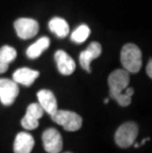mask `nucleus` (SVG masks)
Instances as JSON below:
<instances>
[{
    "mask_svg": "<svg viewBox=\"0 0 152 153\" xmlns=\"http://www.w3.org/2000/svg\"><path fill=\"white\" fill-rule=\"evenodd\" d=\"M110 96L122 107H128L131 102V97L125 95V89L129 84V73L125 69L114 70L108 77Z\"/></svg>",
    "mask_w": 152,
    "mask_h": 153,
    "instance_id": "f257e3e1",
    "label": "nucleus"
},
{
    "mask_svg": "<svg viewBox=\"0 0 152 153\" xmlns=\"http://www.w3.org/2000/svg\"><path fill=\"white\" fill-rule=\"evenodd\" d=\"M121 62L128 73H137L142 65V54L136 45L127 44L122 48Z\"/></svg>",
    "mask_w": 152,
    "mask_h": 153,
    "instance_id": "f03ea898",
    "label": "nucleus"
},
{
    "mask_svg": "<svg viewBox=\"0 0 152 153\" xmlns=\"http://www.w3.org/2000/svg\"><path fill=\"white\" fill-rule=\"evenodd\" d=\"M51 120L67 131H76L81 128L82 118L78 114L65 110H57L50 116Z\"/></svg>",
    "mask_w": 152,
    "mask_h": 153,
    "instance_id": "7ed1b4c3",
    "label": "nucleus"
},
{
    "mask_svg": "<svg viewBox=\"0 0 152 153\" xmlns=\"http://www.w3.org/2000/svg\"><path fill=\"white\" fill-rule=\"evenodd\" d=\"M138 134V126L133 122L125 123L118 128L115 134L116 143L122 148H127L134 143Z\"/></svg>",
    "mask_w": 152,
    "mask_h": 153,
    "instance_id": "20e7f679",
    "label": "nucleus"
},
{
    "mask_svg": "<svg viewBox=\"0 0 152 153\" xmlns=\"http://www.w3.org/2000/svg\"><path fill=\"white\" fill-rule=\"evenodd\" d=\"M19 94V86L14 80L0 78V102L4 106H10L15 102Z\"/></svg>",
    "mask_w": 152,
    "mask_h": 153,
    "instance_id": "39448f33",
    "label": "nucleus"
},
{
    "mask_svg": "<svg viewBox=\"0 0 152 153\" xmlns=\"http://www.w3.org/2000/svg\"><path fill=\"white\" fill-rule=\"evenodd\" d=\"M17 36L22 40L34 38L39 32V23L30 18H20L14 23Z\"/></svg>",
    "mask_w": 152,
    "mask_h": 153,
    "instance_id": "423d86ee",
    "label": "nucleus"
},
{
    "mask_svg": "<svg viewBox=\"0 0 152 153\" xmlns=\"http://www.w3.org/2000/svg\"><path fill=\"white\" fill-rule=\"evenodd\" d=\"M44 111L39 103H32L28 106L24 118L21 120V125L25 129L32 131L39 126V120L43 117Z\"/></svg>",
    "mask_w": 152,
    "mask_h": 153,
    "instance_id": "0eeeda50",
    "label": "nucleus"
},
{
    "mask_svg": "<svg viewBox=\"0 0 152 153\" xmlns=\"http://www.w3.org/2000/svg\"><path fill=\"white\" fill-rule=\"evenodd\" d=\"M44 148L47 153H59L62 149V137L56 128H47L43 133Z\"/></svg>",
    "mask_w": 152,
    "mask_h": 153,
    "instance_id": "6e6552de",
    "label": "nucleus"
},
{
    "mask_svg": "<svg viewBox=\"0 0 152 153\" xmlns=\"http://www.w3.org/2000/svg\"><path fill=\"white\" fill-rule=\"evenodd\" d=\"M102 53V45L97 42L91 43L88 48L85 51H83L79 55V62L80 65L84 70L87 71L88 73L91 72V68H90V63L91 61L99 57Z\"/></svg>",
    "mask_w": 152,
    "mask_h": 153,
    "instance_id": "1a4fd4ad",
    "label": "nucleus"
},
{
    "mask_svg": "<svg viewBox=\"0 0 152 153\" xmlns=\"http://www.w3.org/2000/svg\"><path fill=\"white\" fill-rule=\"evenodd\" d=\"M37 97L39 100V104L43 108V110L48 115L51 116L56 112L59 108H57V102L56 99L54 94L50 90L43 89L40 90L37 93Z\"/></svg>",
    "mask_w": 152,
    "mask_h": 153,
    "instance_id": "9d476101",
    "label": "nucleus"
},
{
    "mask_svg": "<svg viewBox=\"0 0 152 153\" xmlns=\"http://www.w3.org/2000/svg\"><path fill=\"white\" fill-rule=\"evenodd\" d=\"M54 59L56 61V65L59 71L63 75H70L75 70V62L69 54L63 51H57L54 54Z\"/></svg>",
    "mask_w": 152,
    "mask_h": 153,
    "instance_id": "9b49d317",
    "label": "nucleus"
},
{
    "mask_svg": "<svg viewBox=\"0 0 152 153\" xmlns=\"http://www.w3.org/2000/svg\"><path fill=\"white\" fill-rule=\"evenodd\" d=\"M35 145V140L30 133L28 132H19L16 135L14 145V153H31Z\"/></svg>",
    "mask_w": 152,
    "mask_h": 153,
    "instance_id": "f8f14e48",
    "label": "nucleus"
},
{
    "mask_svg": "<svg viewBox=\"0 0 152 153\" xmlns=\"http://www.w3.org/2000/svg\"><path fill=\"white\" fill-rule=\"evenodd\" d=\"M39 75H40L39 71L28 67H23L19 68L13 73V80L17 84H22L26 87H29L35 82Z\"/></svg>",
    "mask_w": 152,
    "mask_h": 153,
    "instance_id": "ddd939ff",
    "label": "nucleus"
},
{
    "mask_svg": "<svg viewBox=\"0 0 152 153\" xmlns=\"http://www.w3.org/2000/svg\"><path fill=\"white\" fill-rule=\"evenodd\" d=\"M17 56V51L10 45H3L0 48V74L8 70L9 63H11Z\"/></svg>",
    "mask_w": 152,
    "mask_h": 153,
    "instance_id": "4468645a",
    "label": "nucleus"
},
{
    "mask_svg": "<svg viewBox=\"0 0 152 153\" xmlns=\"http://www.w3.org/2000/svg\"><path fill=\"white\" fill-rule=\"evenodd\" d=\"M48 47H50V39L47 37L39 39L35 44L28 48L27 56L31 59H36V58L40 57L41 54L46 50H47Z\"/></svg>",
    "mask_w": 152,
    "mask_h": 153,
    "instance_id": "2eb2a0df",
    "label": "nucleus"
},
{
    "mask_svg": "<svg viewBox=\"0 0 152 153\" xmlns=\"http://www.w3.org/2000/svg\"><path fill=\"white\" fill-rule=\"evenodd\" d=\"M50 30L56 35L59 38H65L69 33V26L62 18L54 17L48 23Z\"/></svg>",
    "mask_w": 152,
    "mask_h": 153,
    "instance_id": "dca6fc26",
    "label": "nucleus"
},
{
    "mask_svg": "<svg viewBox=\"0 0 152 153\" xmlns=\"http://www.w3.org/2000/svg\"><path fill=\"white\" fill-rule=\"evenodd\" d=\"M90 33H91V31H90V28L88 26L82 24L77 29H75V31H73V33L71 34V41L78 44L84 43L88 39Z\"/></svg>",
    "mask_w": 152,
    "mask_h": 153,
    "instance_id": "f3484780",
    "label": "nucleus"
},
{
    "mask_svg": "<svg viewBox=\"0 0 152 153\" xmlns=\"http://www.w3.org/2000/svg\"><path fill=\"white\" fill-rule=\"evenodd\" d=\"M146 73L150 78L152 77V60L151 59L148 61V64L146 66Z\"/></svg>",
    "mask_w": 152,
    "mask_h": 153,
    "instance_id": "a211bd4d",
    "label": "nucleus"
},
{
    "mask_svg": "<svg viewBox=\"0 0 152 153\" xmlns=\"http://www.w3.org/2000/svg\"><path fill=\"white\" fill-rule=\"evenodd\" d=\"M125 95H128L129 97H132L133 96V94H134V90H133V88H131V87H127L125 89Z\"/></svg>",
    "mask_w": 152,
    "mask_h": 153,
    "instance_id": "6ab92c4d",
    "label": "nucleus"
},
{
    "mask_svg": "<svg viewBox=\"0 0 152 153\" xmlns=\"http://www.w3.org/2000/svg\"><path fill=\"white\" fill-rule=\"evenodd\" d=\"M133 146H134V147H135V148H137V147H139V146H140V145H139V144H138V143H133Z\"/></svg>",
    "mask_w": 152,
    "mask_h": 153,
    "instance_id": "aec40b11",
    "label": "nucleus"
},
{
    "mask_svg": "<svg viewBox=\"0 0 152 153\" xmlns=\"http://www.w3.org/2000/svg\"><path fill=\"white\" fill-rule=\"evenodd\" d=\"M104 103H105V104H108V103H109V99H105Z\"/></svg>",
    "mask_w": 152,
    "mask_h": 153,
    "instance_id": "412c9836",
    "label": "nucleus"
},
{
    "mask_svg": "<svg viewBox=\"0 0 152 153\" xmlns=\"http://www.w3.org/2000/svg\"><path fill=\"white\" fill-rule=\"evenodd\" d=\"M65 153H70V152H65Z\"/></svg>",
    "mask_w": 152,
    "mask_h": 153,
    "instance_id": "4be33fe9",
    "label": "nucleus"
}]
</instances>
